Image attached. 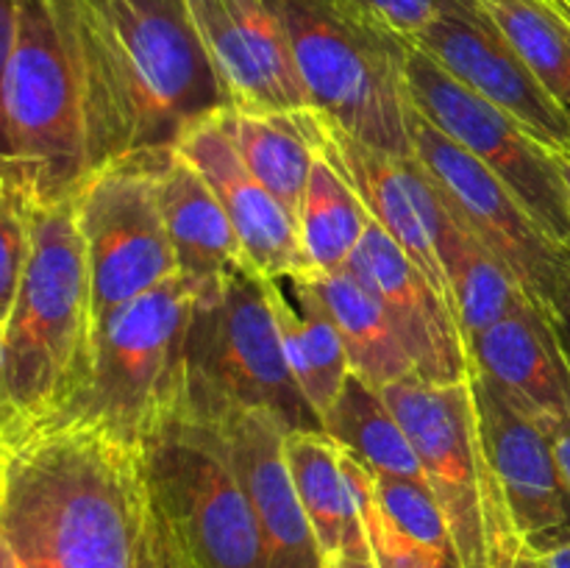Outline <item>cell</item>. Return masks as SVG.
<instances>
[{
    "label": "cell",
    "mask_w": 570,
    "mask_h": 568,
    "mask_svg": "<svg viewBox=\"0 0 570 568\" xmlns=\"http://www.w3.org/2000/svg\"><path fill=\"white\" fill-rule=\"evenodd\" d=\"M220 123L256 182L265 184L298 223L301 198H304L312 165L323 150L321 111L312 106L289 111H256L232 106L220 111Z\"/></svg>",
    "instance_id": "24"
},
{
    "label": "cell",
    "mask_w": 570,
    "mask_h": 568,
    "mask_svg": "<svg viewBox=\"0 0 570 568\" xmlns=\"http://www.w3.org/2000/svg\"><path fill=\"white\" fill-rule=\"evenodd\" d=\"M78 70L89 173L167 150L232 109L187 0H56Z\"/></svg>",
    "instance_id": "1"
},
{
    "label": "cell",
    "mask_w": 570,
    "mask_h": 568,
    "mask_svg": "<svg viewBox=\"0 0 570 568\" xmlns=\"http://www.w3.org/2000/svg\"><path fill=\"white\" fill-rule=\"evenodd\" d=\"M3 120L11 161L37 204L67 198L81 187L89 176L87 120L56 0H17Z\"/></svg>",
    "instance_id": "7"
},
{
    "label": "cell",
    "mask_w": 570,
    "mask_h": 568,
    "mask_svg": "<svg viewBox=\"0 0 570 568\" xmlns=\"http://www.w3.org/2000/svg\"><path fill=\"white\" fill-rule=\"evenodd\" d=\"M195 298L198 287L176 273L100 317L87 384L50 421L89 423L145 449L181 415L184 343Z\"/></svg>",
    "instance_id": "5"
},
{
    "label": "cell",
    "mask_w": 570,
    "mask_h": 568,
    "mask_svg": "<svg viewBox=\"0 0 570 568\" xmlns=\"http://www.w3.org/2000/svg\"><path fill=\"white\" fill-rule=\"evenodd\" d=\"M284 460L326 568L340 557L371 549L365 532V501L373 493L371 468L323 429H289Z\"/></svg>",
    "instance_id": "21"
},
{
    "label": "cell",
    "mask_w": 570,
    "mask_h": 568,
    "mask_svg": "<svg viewBox=\"0 0 570 568\" xmlns=\"http://www.w3.org/2000/svg\"><path fill=\"white\" fill-rule=\"evenodd\" d=\"M410 45L504 109L551 154L570 156V111L523 65L476 0H438L432 26Z\"/></svg>",
    "instance_id": "13"
},
{
    "label": "cell",
    "mask_w": 570,
    "mask_h": 568,
    "mask_svg": "<svg viewBox=\"0 0 570 568\" xmlns=\"http://www.w3.org/2000/svg\"><path fill=\"white\" fill-rule=\"evenodd\" d=\"M543 3L551 6V9H554L557 14H560L562 20H566L570 26V0H543Z\"/></svg>",
    "instance_id": "43"
},
{
    "label": "cell",
    "mask_w": 570,
    "mask_h": 568,
    "mask_svg": "<svg viewBox=\"0 0 570 568\" xmlns=\"http://www.w3.org/2000/svg\"><path fill=\"white\" fill-rule=\"evenodd\" d=\"M159 200L178 273L195 287H215L232 273L250 267L215 189L176 148L161 159Z\"/></svg>",
    "instance_id": "22"
},
{
    "label": "cell",
    "mask_w": 570,
    "mask_h": 568,
    "mask_svg": "<svg viewBox=\"0 0 570 568\" xmlns=\"http://www.w3.org/2000/svg\"><path fill=\"white\" fill-rule=\"evenodd\" d=\"M323 432L343 443L373 473L426 479L421 460H417L404 427L384 401L382 390L354 373L345 382L337 404L323 418Z\"/></svg>",
    "instance_id": "28"
},
{
    "label": "cell",
    "mask_w": 570,
    "mask_h": 568,
    "mask_svg": "<svg viewBox=\"0 0 570 568\" xmlns=\"http://www.w3.org/2000/svg\"><path fill=\"white\" fill-rule=\"evenodd\" d=\"M3 337L9 393L26 427L65 412L87 384L95 337L76 193L33 204L31 248Z\"/></svg>",
    "instance_id": "3"
},
{
    "label": "cell",
    "mask_w": 570,
    "mask_h": 568,
    "mask_svg": "<svg viewBox=\"0 0 570 568\" xmlns=\"http://www.w3.org/2000/svg\"><path fill=\"white\" fill-rule=\"evenodd\" d=\"M187 9L232 106L309 109V92L271 0H187Z\"/></svg>",
    "instance_id": "16"
},
{
    "label": "cell",
    "mask_w": 570,
    "mask_h": 568,
    "mask_svg": "<svg viewBox=\"0 0 570 568\" xmlns=\"http://www.w3.org/2000/svg\"><path fill=\"white\" fill-rule=\"evenodd\" d=\"M443 200V198H440ZM440 262L449 278L451 306L462 337L482 334L493 323L518 315L532 304L518 278L495 259L488 245L479 243L460 217L443 204V232H440Z\"/></svg>",
    "instance_id": "25"
},
{
    "label": "cell",
    "mask_w": 570,
    "mask_h": 568,
    "mask_svg": "<svg viewBox=\"0 0 570 568\" xmlns=\"http://www.w3.org/2000/svg\"><path fill=\"white\" fill-rule=\"evenodd\" d=\"M523 65L570 111V26L543 0H476Z\"/></svg>",
    "instance_id": "29"
},
{
    "label": "cell",
    "mask_w": 570,
    "mask_h": 568,
    "mask_svg": "<svg viewBox=\"0 0 570 568\" xmlns=\"http://www.w3.org/2000/svg\"><path fill=\"white\" fill-rule=\"evenodd\" d=\"M265 293L276 317L289 373L323 421L351 376L348 354L332 312L312 287L309 273L265 276Z\"/></svg>",
    "instance_id": "23"
},
{
    "label": "cell",
    "mask_w": 570,
    "mask_h": 568,
    "mask_svg": "<svg viewBox=\"0 0 570 568\" xmlns=\"http://www.w3.org/2000/svg\"><path fill=\"white\" fill-rule=\"evenodd\" d=\"M560 167H562V178H566L568 198H570V156H560Z\"/></svg>",
    "instance_id": "44"
},
{
    "label": "cell",
    "mask_w": 570,
    "mask_h": 568,
    "mask_svg": "<svg viewBox=\"0 0 570 568\" xmlns=\"http://www.w3.org/2000/svg\"><path fill=\"white\" fill-rule=\"evenodd\" d=\"M204 427L215 429L248 493L265 543L267 568H326L315 529L284 460L287 423L271 412L234 410Z\"/></svg>",
    "instance_id": "18"
},
{
    "label": "cell",
    "mask_w": 570,
    "mask_h": 568,
    "mask_svg": "<svg viewBox=\"0 0 570 568\" xmlns=\"http://www.w3.org/2000/svg\"><path fill=\"white\" fill-rule=\"evenodd\" d=\"M287 31L312 109L371 148L415 156L410 42L343 0H271Z\"/></svg>",
    "instance_id": "4"
},
{
    "label": "cell",
    "mask_w": 570,
    "mask_h": 568,
    "mask_svg": "<svg viewBox=\"0 0 570 568\" xmlns=\"http://www.w3.org/2000/svg\"><path fill=\"white\" fill-rule=\"evenodd\" d=\"M365 532L376 568H462L456 551H440L395 529L373 493L365 501Z\"/></svg>",
    "instance_id": "32"
},
{
    "label": "cell",
    "mask_w": 570,
    "mask_h": 568,
    "mask_svg": "<svg viewBox=\"0 0 570 568\" xmlns=\"http://www.w3.org/2000/svg\"><path fill=\"white\" fill-rule=\"evenodd\" d=\"M309 282L332 312L354 376L365 379L376 390L415 376L382 304L348 267L340 273H309Z\"/></svg>",
    "instance_id": "26"
},
{
    "label": "cell",
    "mask_w": 570,
    "mask_h": 568,
    "mask_svg": "<svg viewBox=\"0 0 570 568\" xmlns=\"http://www.w3.org/2000/svg\"><path fill=\"white\" fill-rule=\"evenodd\" d=\"M412 150L443 204L518 278L532 304L549 315L568 276L570 248L549 237L527 206L476 156L415 111Z\"/></svg>",
    "instance_id": "12"
},
{
    "label": "cell",
    "mask_w": 570,
    "mask_h": 568,
    "mask_svg": "<svg viewBox=\"0 0 570 568\" xmlns=\"http://www.w3.org/2000/svg\"><path fill=\"white\" fill-rule=\"evenodd\" d=\"M490 568H546V557L515 532L490 549Z\"/></svg>",
    "instance_id": "36"
},
{
    "label": "cell",
    "mask_w": 570,
    "mask_h": 568,
    "mask_svg": "<svg viewBox=\"0 0 570 568\" xmlns=\"http://www.w3.org/2000/svg\"><path fill=\"white\" fill-rule=\"evenodd\" d=\"M371 221V212L365 209L348 178L321 150L298 209L301 251L309 273L345 271Z\"/></svg>",
    "instance_id": "27"
},
{
    "label": "cell",
    "mask_w": 570,
    "mask_h": 568,
    "mask_svg": "<svg viewBox=\"0 0 570 568\" xmlns=\"http://www.w3.org/2000/svg\"><path fill=\"white\" fill-rule=\"evenodd\" d=\"M0 568H20V562H17L14 551H11V546L6 543L3 535H0Z\"/></svg>",
    "instance_id": "42"
},
{
    "label": "cell",
    "mask_w": 570,
    "mask_h": 568,
    "mask_svg": "<svg viewBox=\"0 0 570 568\" xmlns=\"http://www.w3.org/2000/svg\"><path fill=\"white\" fill-rule=\"evenodd\" d=\"M473 373L493 382L543 429L570 418V368L546 312L529 304L468 340Z\"/></svg>",
    "instance_id": "20"
},
{
    "label": "cell",
    "mask_w": 570,
    "mask_h": 568,
    "mask_svg": "<svg viewBox=\"0 0 570 568\" xmlns=\"http://www.w3.org/2000/svg\"><path fill=\"white\" fill-rule=\"evenodd\" d=\"M373 496H376L382 516L395 529L440 551H456L449 521H445L426 479L373 473Z\"/></svg>",
    "instance_id": "30"
},
{
    "label": "cell",
    "mask_w": 570,
    "mask_h": 568,
    "mask_svg": "<svg viewBox=\"0 0 570 568\" xmlns=\"http://www.w3.org/2000/svg\"><path fill=\"white\" fill-rule=\"evenodd\" d=\"M546 317L551 321V329H554L557 340H560V349L562 354H566L568 368H570V267H568L566 282H562L560 293H557L554 304H551L549 315Z\"/></svg>",
    "instance_id": "38"
},
{
    "label": "cell",
    "mask_w": 570,
    "mask_h": 568,
    "mask_svg": "<svg viewBox=\"0 0 570 568\" xmlns=\"http://www.w3.org/2000/svg\"><path fill=\"white\" fill-rule=\"evenodd\" d=\"M546 557V568H570V543L560 546V549L549 551Z\"/></svg>",
    "instance_id": "41"
},
{
    "label": "cell",
    "mask_w": 570,
    "mask_h": 568,
    "mask_svg": "<svg viewBox=\"0 0 570 568\" xmlns=\"http://www.w3.org/2000/svg\"><path fill=\"white\" fill-rule=\"evenodd\" d=\"M328 568H376V562H373V551H356V555H345L340 557V560H334Z\"/></svg>",
    "instance_id": "40"
},
{
    "label": "cell",
    "mask_w": 570,
    "mask_h": 568,
    "mask_svg": "<svg viewBox=\"0 0 570 568\" xmlns=\"http://www.w3.org/2000/svg\"><path fill=\"white\" fill-rule=\"evenodd\" d=\"M26 421L17 412L14 401L9 393V379H6V337L3 326H0V445L11 443L14 438H20L26 432Z\"/></svg>",
    "instance_id": "37"
},
{
    "label": "cell",
    "mask_w": 570,
    "mask_h": 568,
    "mask_svg": "<svg viewBox=\"0 0 570 568\" xmlns=\"http://www.w3.org/2000/svg\"><path fill=\"white\" fill-rule=\"evenodd\" d=\"M234 410L271 412L289 429H323L289 373L265 276L254 267L198 290L184 343L178 418L212 423Z\"/></svg>",
    "instance_id": "6"
},
{
    "label": "cell",
    "mask_w": 570,
    "mask_h": 568,
    "mask_svg": "<svg viewBox=\"0 0 570 568\" xmlns=\"http://www.w3.org/2000/svg\"><path fill=\"white\" fill-rule=\"evenodd\" d=\"M167 150L106 161L76 189L95 323L178 273L159 200Z\"/></svg>",
    "instance_id": "10"
},
{
    "label": "cell",
    "mask_w": 570,
    "mask_h": 568,
    "mask_svg": "<svg viewBox=\"0 0 570 568\" xmlns=\"http://www.w3.org/2000/svg\"><path fill=\"white\" fill-rule=\"evenodd\" d=\"M348 271L382 304L417 379L454 384L473 376L471 354L451 306L376 221L362 234Z\"/></svg>",
    "instance_id": "15"
},
{
    "label": "cell",
    "mask_w": 570,
    "mask_h": 568,
    "mask_svg": "<svg viewBox=\"0 0 570 568\" xmlns=\"http://www.w3.org/2000/svg\"><path fill=\"white\" fill-rule=\"evenodd\" d=\"M382 395L421 460L462 568H490V549L518 529L479 427L471 379L432 384L406 376Z\"/></svg>",
    "instance_id": "8"
},
{
    "label": "cell",
    "mask_w": 570,
    "mask_h": 568,
    "mask_svg": "<svg viewBox=\"0 0 570 568\" xmlns=\"http://www.w3.org/2000/svg\"><path fill=\"white\" fill-rule=\"evenodd\" d=\"M139 568H200L184 549L181 540L173 535V529L161 521L150 501L142 529V546H139Z\"/></svg>",
    "instance_id": "34"
},
{
    "label": "cell",
    "mask_w": 570,
    "mask_h": 568,
    "mask_svg": "<svg viewBox=\"0 0 570 568\" xmlns=\"http://www.w3.org/2000/svg\"><path fill=\"white\" fill-rule=\"evenodd\" d=\"M17 31V0H0V161L14 165L11 161L9 137H6V120H3V76L6 65H9L11 45H14Z\"/></svg>",
    "instance_id": "35"
},
{
    "label": "cell",
    "mask_w": 570,
    "mask_h": 568,
    "mask_svg": "<svg viewBox=\"0 0 570 568\" xmlns=\"http://www.w3.org/2000/svg\"><path fill=\"white\" fill-rule=\"evenodd\" d=\"M362 17L387 28L404 42H415L438 14V0H343Z\"/></svg>",
    "instance_id": "33"
},
{
    "label": "cell",
    "mask_w": 570,
    "mask_h": 568,
    "mask_svg": "<svg viewBox=\"0 0 570 568\" xmlns=\"http://www.w3.org/2000/svg\"><path fill=\"white\" fill-rule=\"evenodd\" d=\"M406 84L417 115L493 170L538 226L570 248V198L560 156L523 131L504 109L451 78L415 45L406 56Z\"/></svg>",
    "instance_id": "11"
},
{
    "label": "cell",
    "mask_w": 570,
    "mask_h": 568,
    "mask_svg": "<svg viewBox=\"0 0 570 568\" xmlns=\"http://www.w3.org/2000/svg\"><path fill=\"white\" fill-rule=\"evenodd\" d=\"M33 195L14 165L0 161V326L9 321L31 248Z\"/></svg>",
    "instance_id": "31"
},
{
    "label": "cell",
    "mask_w": 570,
    "mask_h": 568,
    "mask_svg": "<svg viewBox=\"0 0 570 568\" xmlns=\"http://www.w3.org/2000/svg\"><path fill=\"white\" fill-rule=\"evenodd\" d=\"M323 154L340 167L373 221L390 234L412 265L451 306L449 278L440 262L443 200L415 156H395L360 143L323 117ZM454 312V306H451Z\"/></svg>",
    "instance_id": "17"
},
{
    "label": "cell",
    "mask_w": 570,
    "mask_h": 568,
    "mask_svg": "<svg viewBox=\"0 0 570 568\" xmlns=\"http://www.w3.org/2000/svg\"><path fill=\"white\" fill-rule=\"evenodd\" d=\"M142 454L150 505L200 568H267L254 507L215 429L176 418Z\"/></svg>",
    "instance_id": "9"
},
{
    "label": "cell",
    "mask_w": 570,
    "mask_h": 568,
    "mask_svg": "<svg viewBox=\"0 0 570 568\" xmlns=\"http://www.w3.org/2000/svg\"><path fill=\"white\" fill-rule=\"evenodd\" d=\"M145 454L78 421L0 445V535L20 568H139Z\"/></svg>",
    "instance_id": "2"
},
{
    "label": "cell",
    "mask_w": 570,
    "mask_h": 568,
    "mask_svg": "<svg viewBox=\"0 0 570 568\" xmlns=\"http://www.w3.org/2000/svg\"><path fill=\"white\" fill-rule=\"evenodd\" d=\"M173 148L215 189L248 256V265L259 276L309 273L301 251L298 223L245 167L243 156L223 128L220 115L195 123Z\"/></svg>",
    "instance_id": "19"
},
{
    "label": "cell",
    "mask_w": 570,
    "mask_h": 568,
    "mask_svg": "<svg viewBox=\"0 0 570 568\" xmlns=\"http://www.w3.org/2000/svg\"><path fill=\"white\" fill-rule=\"evenodd\" d=\"M546 432H549L551 443H554L557 462H560L562 477H566L568 490H570V418H566V421H560V423H551Z\"/></svg>",
    "instance_id": "39"
},
{
    "label": "cell",
    "mask_w": 570,
    "mask_h": 568,
    "mask_svg": "<svg viewBox=\"0 0 570 568\" xmlns=\"http://www.w3.org/2000/svg\"><path fill=\"white\" fill-rule=\"evenodd\" d=\"M471 388L518 535L540 555L570 543V490L549 432L479 373L471 376Z\"/></svg>",
    "instance_id": "14"
}]
</instances>
